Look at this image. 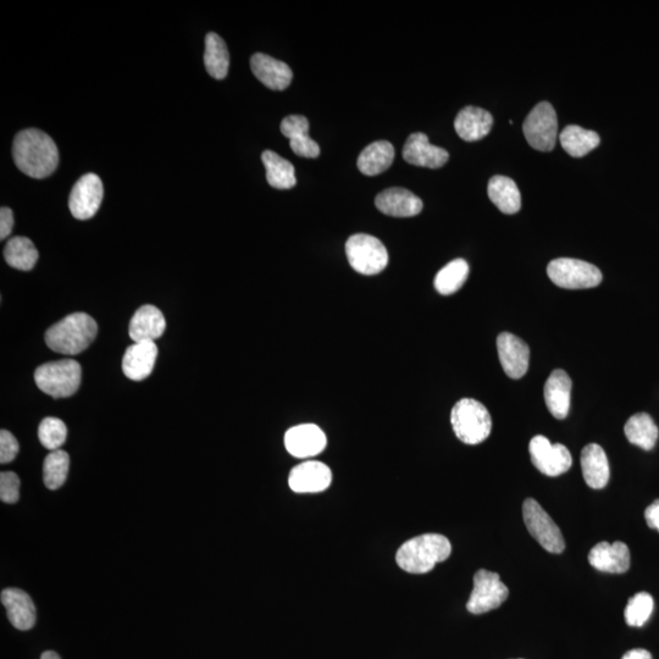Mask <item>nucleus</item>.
<instances>
[{
  "label": "nucleus",
  "instance_id": "obj_1",
  "mask_svg": "<svg viewBox=\"0 0 659 659\" xmlns=\"http://www.w3.org/2000/svg\"><path fill=\"white\" fill-rule=\"evenodd\" d=\"M13 157L19 170L33 179L51 176L59 164L58 147L52 137L37 129L24 130L16 135Z\"/></svg>",
  "mask_w": 659,
  "mask_h": 659
},
{
  "label": "nucleus",
  "instance_id": "obj_2",
  "mask_svg": "<svg viewBox=\"0 0 659 659\" xmlns=\"http://www.w3.org/2000/svg\"><path fill=\"white\" fill-rule=\"evenodd\" d=\"M451 552V542L446 536L425 534L404 542L397 551L396 562L404 572L425 574L437 563L445 562Z\"/></svg>",
  "mask_w": 659,
  "mask_h": 659
},
{
  "label": "nucleus",
  "instance_id": "obj_3",
  "mask_svg": "<svg viewBox=\"0 0 659 659\" xmlns=\"http://www.w3.org/2000/svg\"><path fill=\"white\" fill-rule=\"evenodd\" d=\"M97 334L96 320L86 313H74L48 329L46 343L54 352L76 356L91 346Z\"/></svg>",
  "mask_w": 659,
  "mask_h": 659
},
{
  "label": "nucleus",
  "instance_id": "obj_4",
  "mask_svg": "<svg viewBox=\"0 0 659 659\" xmlns=\"http://www.w3.org/2000/svg\"><path fill=\"white\" fill-rule=\"evenodd\" d=\"M454 434L467 445H479L490 436L492 419L483 403L464 398L456 403L451 413Z\"/></svg>",
  "mask_w": 659,
  "mask_h": 659
},
{
  "label": "nucleus",
  "instance_id": "obj_5",
  "mask_svg": "<svg viewBox=\"0 0 659 659\" xmlns=\"http://www.w3.org/2000/svg\"><path fill=\"white\" fill-rule=\"evenodd\" d=\"M81 379V365L74 359L43 364L35 371L38 389L53 398L75 395L80 389Z\"/></svg>",
  "mask_w": 659,
  "mask_h": 659
},
{
  "label": "nucleus",
  "instance_id": "obj_6",
  "mask_svg": "<svg viewBox=\"0 0 659 659\" xmlns=\"http://www.w3.org/2000/svg\"><path fill=\"white\" fill-rule=\"evenodd\" d=\"M548 278L553 284L567 290L592 289L602 282L601 270L584 260L558 258L547 267Z\"/></svg>",
  "mask_w": 659,
  "mask_h": 659
},
{
  "label": "nucleus",
  "instance_id": "obj_7",
  "mask_svg": "<svg viewBox=\"0 0 659 659\" xmlns=\"http://www.w3.org/2000/svg\"><path fill=\"white\" fill-rule=\"evenodd\" d=\"M346 254L351 267L362 275H376L389 264V253L378 238L357 234L348 238Z\"/></svg>",
  "mask_w": 659,
  "mask_h": 659
},
{
  "label": "nucleus",
  "instance_id": "obj_8",
  "mask_svg": "<svg viewBox=\"0 0 659 659\" xmlns=\"http://www.w3.org/2000/svg\"><path fill=\"white\" fill-rule=\"evenodd\" d=\"M529 145L540 152H551L556 146L558 120L551 103L541 102L531 110L523 125Z\"/></svg>",
  "mask_w": 659,
  "mask_h": 659
},
{
  "label": "nucleus",
  "instance_id": "obj_9",
  "mask_svg": "<svg viewBox=\"0 0 659 659\" xmlns=\"http://www.w3.org/2000/svg\"><path fill=\"white\" fill-rule=\"evenodd\" d=\"M523 518L530 535L546 551L556 553V555L564 551L566 541L563 539L561 529L534 498H528L524 501Z\"/></svg>",
  "mask_w": 659,
  "mask_h": 659
},
{
  "label": "nucleus",
  "instance_id": "obj_10",
  "mask_svg": "<svg viewBox=\"0 0 659 659\" xmlns=\"http://www.w3.org/2000/svg\"><path fill=\"white\" fill-rule=\"evenodd\" d=\"M508 595V587L502 583L500 575L480 569L474 575V589L467 603V609L472 614L494 611L501 607Z\"/></svg>",
  "mask_w": 659,
  "mask_h": 659
},
{
  "label": "nucleus",
  "instance_id": "obj_11",
  "mask_svg": "<svg viewBox=\"0 0 659 659\" xmlns=\"http://www.w3.org/2000/svg\"><path fill=\"white\" fill-rule=\"evenodd\" d=\"M529 452L536 469L552 478L567 473L573 464L568 448L561 443L552 445L545 436H535L530 441Z\"/></svg>",
  "mask_w": 659,
  "mask_h": 659
},
{
  "label": "nucleus",
  "instance_id": "obj_12",
  "mask_svg": "<svg viewBox=\"0 0 659 659\" xmlns=\"http://www.w3.org/2000/svg\"><path fill=\"white\" fill-rule=\"evenodd\" d=\"M104 197L101 177L86 174L76 182L70 193L69 208L77 220H88L97 214Z\"/></svg>",
  "mask_w": 659,
  "mask_h": 659
},
{
  "label": "nucleus",
  "instance_id": "obj_13",
  "mask_svg": "<svg viewBox=\"0 0 659 659\" xmlns=\"http://www.w3.org/2000/svg\"><path fill=\"white\" fill-rule=\"evenodd\" d=\"M326 443L324 431L314 424L293 426L285 435L287 452L301 459L318 456L325 450Z\"/></svg>",
  "mask_w": 659,
  "mask_h": 659
},
{
  "label": "nucleus",
  "instance_id": "obj_14",
  "mask_svg": "<svg viewBox=\"0 0 659 659\" xmlns=\"http://www.w3.org/2000/svg\"><path fill=\"white\" fill-rule=\"evenodd\" d=\"M497 351L503 370L509 378L522 379L529 369L530 350L519 337L503 332L497 337Z\"/></svg>",
  "mask_w": 659,
  "mask_h": 659
},
{
  "label": "nucleus",
  "instance_id": "obj_15",
  "mask_svg": "<svg viewBox=\"0 0 659 659\" xmlns=\"http://www.w3.org/2000/svg\"><path fill=\"white\" fill-rule=\"evenodd\" d=\"M331 481L332 474L328 465L317 461L297 465L289 476L291 490L297 494H317L325 491Z\"/></svg>",
  "mask_w": 659,
  "mask_h": 659
},
{
  "label": "nucleus",
  "instance_id": "obj_16",
  "mask_svg": "<svg viewBox=\"0 0 659 659\" xmlns=\"http://www.w3.org/2000/svg\"><path fill=\"white\" fill-rule=\"evenodd\" d=\"M403 159L412 165L439 169L448 162L450 154L446 149L431 145L429 137L422 132H415L403 147Z\"/></svg>",
  "mask_w": 659,
  "mask_h": 659
},
{
  "label": "nucleus",
  "instance_id": "obj_17",
  "mask_svg": "<svg viewBox=\"0 0 659 659\" xmlns=\"http://www.w3.org/2000/svg\"><path fill=\"white\" fill-rule=\"evenodd\" d=\"M375 206L381 213L393 218H412L423 210L422 199L400 187L382 191L375 198Z\"/></svg>",
  "mask_w": 659,
  "mask_h": 659
},
{
  "label": "nucleus",
  "instance_id": "obj_18",
  "mask_svg": "<svg viewBox=\"0 0 659 659\" xmlns=\"http://www.w3.org/2000/svg\"><path fill=\"white\" fill-rule=\"evenodd\" d=\"M251 69L254 76L270 90L284 91L291 85L293 74L290 66L270 55L254 54Z\"/></svg>",
  "mask_w": 659,
  "mask_h": 659
},
{
  "label": "nucleus",
  "instance_id": "obj_19",
  "mask_svg": "<svg viewBox=\"0 0 659 659\" xmlns=\"http://www.w3.org/2000/svg\"><path fill=\"white\" fill-rule=\"evenodd\" d=\"M589 562L600 572L623 574L630 568V551L624 542L608 544L603 541L597 544L589 553Z\"/></svg>",
  "mask_w": 659,
  "mask_h": 659
},
{
  "label": "nucleus",
  "instance_id": "obj_20",
  "mask_svg": "<svg viewBox=\"0 0 659 659\" xmlns=\"http://www.w3.org/2000/svg\"><path fill=\"white\" fill-rule=\"evenodd\" d=\"M158 357L155 342H135L127 348L123 358V371L132 381L146 380L153 373Z\"/></svg>",
  "mask_w": 659,
  "mask_h": 659
},
{
  "label": "nucleus",
  "instance_id": "obj_21",
  "mask_svg": "<svg viewBox=\"0 0 659 659\" xmlns=\"http://www.w3.org/2000/svg\"><path fill=\"white\" fill-rule=\"evenodd\" d=\"M282 135L289 138L290 146L298 157L318 158L320 147L317 142L308 136L309 121L306 116L290 115L281 123Z\"/></svg>",
  "mask_w": 659,
  "mask_h": 659
},
{
  "label": "nucleus",
  "instance_id": "obj_22",
  "mask_svg": "<svg viewBox=\"0 0 659 659\" xmlns=\"http://www.w3.org/2000/svg\"><path fill=\"white\" fill-rule=\"evenodd\" d=\"M572 386V379L569 378L566 371L561 369L553 371L546 381V406L556 419H566L568 417Z\"/></svg>",
  "mask_w": 659,
  "mask_h": 659
},
{
  "label": "nucleus",
  "instance_id": "obj_23",
  "mask_svg": "<svg viewBox=\"0 0 659 659\" xmlns=\"http://www.w3.org/2000/svg\"><path fill=\"white\" fill-rule=\"evenodd\" d=\"M494 118L486 110L478 107H465L454 120V129L462 140L476 142L490 134Z\"/></svg>",
  "mask_w": 659,
  "mask_h": 659
},
{
  "label": "nucleus",
  "instance_id": "obj_24",
  "mask_svg": "<svg viewBox=\"0 0 659 659\" xmlns=\"http://www.w3.org/2000/svg\"><path fill=\"white\" fill-rule=\"evenodd\" d=\"M166 329L164 315L157 307L143 306L130 321L129 334L134 342H154Z\"/></svg>",
  "mask_w": 659,
  "mask_h": 659
},
{
  "label": "nucleus",
  "instance_id": "obj_25",
  "mask_svg": "<svg viewBox=\"0 0 659 659\" xmlns=\"http://www.w3.org/2000/svg\"><path fill=\"white\" fill-rule=\"evenodd\" d=\"M2 603L14 628L24 631L33 628L36 623V607L25 591L5 589L2 592Z\"/></svg>",
  "mask_w": 659,
  "mask_h": 659
},
{
  "label": "nucleus",
  "instance_id": "obj_26",
  "mask_svg": "<svg viewBox=\"0 0 659 659\" xmlns=\"http://www.w3.org/2000/svg\"><path fill=\"white\" fill-rule=\"evenodd\" d=\"M581 469L584 480L591 489L601 490L607 486L611 470L606 452L600 445L590 443L584 448L581 452Z\"/></svg>",
  "mask_w": 659,
  "mask_h": 659
},
{
  "label": "nucleus",
  "instance_id": "obj_27",
  "mask_svg": "<svg viewBox=\"0 0 659 659\" xmlns=\"http://www.w3.org/2000/svg\"><path fill=\"white\" fill-rule=\"evenodd\" d=\"M487 193L491 202L505 214L518 213L522 208V196L512 179L507 176H494L489 182Z\"/></svg>",
  "mask_w": 659,
  "mask_h": 659
},
{
  "label": "nucleus",
  "instance_id": "obj_28",
  "mask_svg": "<svg viewBox=\"0 0 659 659\" xmlns=\"http://www.w3.org/2000/svg\"><path fill=\"white\" fill-rule=\"evenodd\" d=\"M395 159V148L387 141H376L363 149L357 166L362 174L375 176L384 173Z\"/></svg>",
  "mask_w": 659,
  "mask_h": 659
},
{
  "label": "nucleus",
  "instance_id": "obj_29",
  "mask_svg": "<svg viewBox=\"0 0 659 659\" xmlns=\"http://www.w3.org/2000/svg\"><path fill=\"white\" fill-rule=\"evenodd\" d=\"M263 164L267 169V180L276 190H291L297 184L295 166L289 160L280 157L273 151L262 154Z\"/></svg>",
  "mask_w": 659,
  "mask_h": 659
},
{
  "label": "nucleus",
  "instance_id": "obj_30",
  "mask_svg": "<svg viewBox=\"0 0 659 659\" xmlns=\"http://www.w3.org/2000/svg\"><path fill=\"white\" fill-rule=\"evenodd\" d=\"M561 145L569 155L581 158L600 145V136L595 131L585 130L577 125H569L559 136Z\"/></svg>",
  "mask_w": 659,
  "mask_h": 659
},
{
  "label": "nucleus",
  "instance_id": "obj_31",
  "mask_svg": "<svg viewBox=\"0 0 659 659\" xmlns=\"http://www.w3.org/2000/svg\"><path fill=\"white\" fill-rule=\"evenodd\" d=\"M624 433L630 443L645 451H651L656 446L659 435L657 425L646 413L633 415L625 424Z\"/></svg>",
  "mask_w": 659,
  "mask_h": 659
},
{
  "label": "nucleus",
  "instance_id": "obj_32",
  "mask_svg": "<svg viewBox=\"0 0 659 659\" xmlns=\"http://www.w3.org/2000/svg\"><path fill=\"white\" fill-rule=\"evenodd\" d=\"M204 65L208 74L217 80L225 79L229 73L230 54L225 41L217 33L210 32L206 37Z\"/></svg>",
  "mask_w": 659,
  "mask_h": 659
},
{
  "label": "nucleus",
  "instance_id": "obj_33",
  "mask_svg": "<svg viewBox=\"0 0 659 659\" xmlns=\"http://www.w3.org/2000/svg\"><path fill=\"white\" fill-rule=\"evenodd\" d=\"M4 258L11 268L30 271L35 268L38 251L27 237H14L4 248Z\"/></svg>",
  "mask_w": 659,
  "mask_h": 659
},
{
  "label": "nucleus",
  "instance_id": "obj_34",
  "mask_svg": "<svg viewBox=\"0 0 659 659\" xmlns=\"http://www.w3.org/2000/svg\"><path fill=\"white\" fill-rule=\"evenodd\" d=\"M469 275V265L464 259H454L443 267L435 278V289L440 295L450 296L462 289Z\"/></svg>",
  "mask_w": 659,
  "mask_h": 659
},
{
  "label": "nucleus",
  "instance_id": "obj_35",
  "mask_svg": "<svg viewBox=\"0 0 659 659\" xmlns=\"http://www.w3.org/2000/svg\"><path fill=\"white\" fill-rule=\"evenodd\" d=\"M70 468L69 454L63 450L48 454L43 463V481L49 490H58L65 484Z\"/></svg>",
  "mask_w": 659,
  "mask_h": 659
},
{
  "label": "nucleus",
  "instance_id": "obj_36",
  "mask_svg": "<svg viewBox=\"0 0 659 659\" xmlns=\"http://www.w3.org/2000/svg\"><path fill=\"white\" fill-rule=\"evenodd\" d=\"M66 436H68V429L63 420L58 418L43 419L38 426V439L49 451H58L64 445Z\"/></svg>",
  "mask_w": 659,
  "mask_h": 659
},
{
  "label": "nucleus",
  "instance_id": "obj_37",
  "mask_svg": "<svg viewBox=\"0 0 659 659\" xmlns=\"http://www.w3.org/2000/svg\"><path fill=\"white\" fill-rule=\"evenodd\" d=\"M655 607L653 598L647 592H640L631 597L625 608V620L630 627H642L650 619Z\"/></svg>",
  "mask_w": 659,
  "mask_h": 659
},
{
  "label": "nucleus",
  "instance_id": "obj_38",
  "mask_svg": "<svg viewBox=\"0 0 659 659\" xmlns=\"http://www.w3.org/2000/svg\"><path fill=\"white\" fill-rule=\"evenodd\" d=\"M20 497V479L13 472L0 474V500L9 505L19 501Z\"/></svg>",
  "mask_w": 659,
  "mask_h": 659
},
{
  "label": "nucleus",
  "instance_id": "obj_39",
  "mask_svg": "<svg viewBox=\"0 0 659 659\" xmlns=\"http://www.w3.org/2000/svg\"><path fill=\"white\" fill-rule=\"evenodd\" d=\"M19 453V442L8 430L0 431V463L13 462Z\"/></svg>",
  "mask_w": 659,
  "mask_h": 659
},
{
  "label": "nucleus",
  "instance_id": "obj_40",
  "mask_svg": "<svg viewBox=\"0 0 659 659\" xmlns=\"http://www.w3.org/2000/svg\"><path fill=\"white\" fill-rule=\"evenodd\" d=\"M14 214L10 208L3 207L0 209V238L5 240L13 231Z\"/></svg>",
  "mask_w": 659,
  "mask_h": 659
},
{
  "label": "nucleus",
  "instance_id": "obj_41",
  "mask_svg": "<svg viewBox=\"0 0 659 659\" xmlns=\"http://www.w3.org/2000/svg\"><path fill=\"white\" fill-rule=\"evenodd\" d=\"M645 518L651 529L659 531V500L646 509Z\"/></svg>",
  "mask_w": 659,
  "mask_h": 659
},
{
  "label": "nucleus",
  "instance_id": "obj_42",
  "mask_svg": "<svg viewBox=\"0 0 659 659\" xmlns=\"http://www.w3.org/2000/svg\"><path fill=\"white\" fill-rule=\"evenodd\" d=\"M622 659H652V656L649 651L636 649L625 653Z\"/></svg>",
  "mask_w": 659,
  "mask_h": 659
},
{
  "label": "nucleus",
  "instance_id": "obj_43",
  "mask_svg": "<svg viewBox=\"0 0 659 659\" xmlns=\"http://www.w3.org/2000/svg\"><path fill=\"white\" fill-rule=\"evenodd\" d=\"M41 659H62V658L59 657L57 652L47 651L43 653Z\"/></svg>",
  "mask_w": 659,
  "mask_h": 659
}]
</instances>
